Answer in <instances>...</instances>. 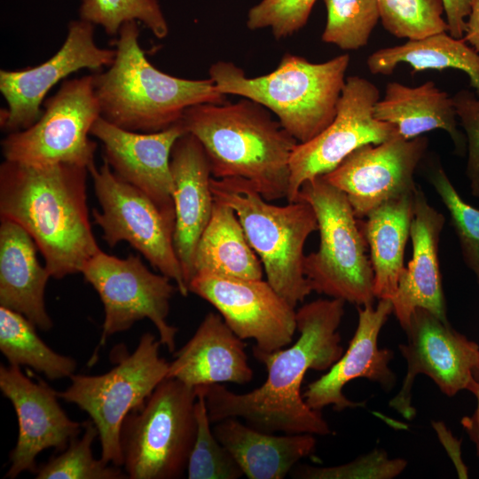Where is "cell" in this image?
Masks as SVG:
<instances>
[{
  "mask_svg": "<svg viewBox=\"0 0 479 479\" xmlns=\"http://www.w3.org/2000/svg\"><path fill=\"white\" fill-rule=\"evenodd\" d=\"M316 0H262L247 13L250 30L270 28L279 40L294 35L307 23Z\"/></svg>",
  "mask_w": 479,
  "mask_h": 479,
  "instance_id": "38",
  "label": "cell"
},
{
  "mask_svg": "<svg viewBox=\"0 0 479 479\" xmlns=\"http://www.w3.org/2000/svg\"><path fill=\"white\" fill-rule=\"evenodd\" d=\"M428 146L426 137L397 135L360 146L322 177L345 193L357 218H365L380 205L415 192L414 172Z\"/></svg>",
  "mask_w": 479,
  "mask_h": 479,
  "instance_id": "17",
  "label": "cell"
},
{
  "mask_svg": "<svg viewBox=\"0 0 479 479\" xmlns=\"http://www.w3.org/2000/svg\"><path fill=\"white\" fill-rule=\"evenodd\" d=\"M22 314L0 306V350L9 365H26L50 380L69 378L76 361L49 347Z\"/></svg>",
  "mask_w": 479,
  "mask_h": 479,
  "instance_id": "30",
  "label": "cell"
},
{
  "mask_svg": "<svg viewBox=\"0 0 479 479\" xmlns=\"http://www.w3.org/2000/svg\"><path fill=\"white\" fill-rule=\"evenodd\" d=\"M185 133L180 122L161 131L144 133L121 129L101 116L90 130L102 143L103 159L114 173L149 197L174 224L170 155Z\"/></svg>",
  "mask_w": 479,
  "mask_h": 479,
  "instance_id": "19",
  "label": "cell"
},
{
  "mask_svg": "<svg viewBox=\"0 0 479 479\" xmlns=\"http://www.w3.org/2000/svg\"><path fill=\"white\" fill-rule=\"evenodd\" d=\"M81 273L104 306L100 344L148 318L158 331L161 344L169 352L175 351L177 328L169 323L168 316L170 300L178 289L170 279L152 272L140 255L130 254L119 258L101 249L85 263Z\"/></svg>",
  "mask_w": 479,
  "mask_h": 479,
  "instance_id": "12",
  "label": "cell"
},
{
  "mask_svg": "<svg viewBox=\"0 0 479 479\" xmlns=\"http://www.w3.org/2000/svg\"><path fill=\"white\" fill-rule=\"evenodd\" d=\"M161 342L149 332L135 350L99 375L73 374L70 385L57 391L59 399L84 411L98 431L101 459L122 467L120 432L128 414L143 407L156 387L167 378L169 362L159 353Z\"/></svg>",
  "mask_w": 479,
  "mask_h": 479,
  "instance_id": "9",
  "label": "cell"
},
{
  "mask_svg": "<svg viewBox=\"0 0 479 479\" xmlns=\"http://www.w3.org/2000/svg\"><path fill=\"white\" fill-rule=\"evenodd\" d=\"M190 293L209 302L252 350L270 353L287 347L297 331L296 310L266 280L195 275Z\"/></svg>",
  "mask_w": 479,
  "mask_h": 479,
  "instance_id": "15",
  "label": "cell"
},
{
  "mask_svg": "<svg viewBox=\"0 0 479 479\" xmlns=\"http://www.w3.org/2000/svg\"><path fill=\"white\" fill-rule=\"evenodd\" d=\"M401 63L409 64L412 74L428 69L463 71L479 96V53L463 38H454L448 32L437 33L380 49L366 60L368 70L381 75H390Z\"/></svg>",
  "mask_w": 479,
  "mask_h": 479,
  "instance_id": "29",
  "label": "cell"
},
{
  "mask_svg": "<svg viewBox=\"0 0 479 479\" xmlns=\"http://www.w3.org/2000/svg\"><path fill=\"white\" fill-rule=\"evenodd\" d=\"M246 346L220 314L208 312L191 339L174 353L167 378L192 388L224 382L247 384L254 372Z\"/></svg>",
  "mask_w": 479,
  "mask_h": 479,
  "instance_id": "23",
  "label": "cell"
},
{
  "mask_svg": "<svg viewBox=\"0 0 479 479\" xmlns=\"http://www.w3.org/2000/svg\"><path fill=\"white\" fill-rule=\"evenodd\" d=\"M88 170L101 208L92 209V216L106 243L114 247L127 241L187 296L190 292L173 243L175 224L144 192L115 175L106 161Z\"/></svg>",
  "mask_w": 479,
  "mask_h": 479,
  "instance_id": "11",
  "label": "cell"
},
{
  "mask_svg": "<svg viewBox=\"0 0 479 479\" xmlns=\"http://www.w3.org/2000/svg\"><path fill=\"white\" fill-rule=\"evenodd\" d=\"M43 114L29 128L9 133L1 142L4 160L28 165H94L97 144L89 138L100 117L93 75L64 80L43 103Z\"/></svg>",
  "mask_w": 479,
  "mask_h": 479,
  "instance_id": "10",
  "label": "cell"
},
{
  "mask_svg": "<svg viewBox=\"0 0 479 479\" xmlns=\"http://www.w3.org/2000/svg\"><path fill=\"white\" fill-rule=\"evenodd\" d=\"M327 18L321 39L344 51L365 47L380 20L377 0H322Z\"/></svg>",
  "mask_w": 479,
  "mask_h": 479,
  "instance_id": "34",
  "label": "cell"
},
{
  "mask_svg": "<svg viewBox=\"0 0 479 479\" xmlns=\"http://www.w3.org/2000/svg\"><path fill=\"white\" fill-rule=\"evenodd\" d=\"M448 33L454 38H463L472 0H442Z\"/></svg>",
  "mask_w": 479,
  "mask_h": 479,
  "instance_id": "40",
  "label": "cell"
},
{
  "mask_svg": "<svg viewBox=\"0 0 479 479\" xmlns=\"http://www.w3.org/2000/svg\"><path fill=\"white\" fill-rule=\"evenodd\" d=\"M180 122L203 146L214 178L240 177L268 201L287 199L299 143L267 108L245 98L202 103L188 107Z\"/></svg>",
  "mask_w": 479,
  "mask_h": 479,
  "instance_id": "3",
  "label": "cell"
},
{
  "mask_svg": "<svg viewBox=\"0 0 479 479\" xmlns=\"http://www.w3.org/2000/svg\"><path fill=\"white\" fill-rule=\"evenodd\" d=\"M298 200L314 209L320 242L304 257L312 291L362 307L373 304V271L359 222L344 192L323 177L305 182Z\"/></svg>",
  "mask_w": 479,
  "mask_h": 479,
  "instance_id": "7",
  "label": "cell"
},
{
  "mask_svg": "<svg viewBox=\"0 0 479 479\" xmlns=\"http://www.w3.org/2000/svg\"><path fill=\"white\" fill-rule=\"evenodd\" d=\"M463 39L479 53V0H472Z\"/></svg>",
  "mask_w": 479,
  "mask_h": 479,
  "instance_id": "42",
  "label": "cell"
},
{
  "mask_svg": "<svg viewBox=\"0 0 479 479\" xmlns=\"http://www.w3.org/2000/svg\"><path fill=\"white\" fill-rule=\"evenodd\" d=\"M426 161L428 180L449 212L464 262L479 284V209L459 196L438 159L429 157Z\"/></svg>",
  "mask_w": 479,
  "mask_h": 479,
  "instance_id": "33",
  "label": "cell"
},
{
  "mask_svg": "<svg viewBox=\"0 0 479 479\" xmlns=\"http://www.w3.org/2000/svg\"><path fill=\"white\" fill-rule=\"evenodd\" d=\"M414 197L415 192L387 201L359 222L370 251L374 296L379 300L393 299L404 269V249L414 215Z\"/></svg>",
  "mask_w": 479,
  "mask_h": 479,
  "instance_id": "27",
  "label": "cell"
},
{
  "mask_svg": "<svg viewBox=\"0 0 479 479\" xmlns=\"http://www.w3.org/2000/svg\"><path fill=\"white\" fill-rule=\"evenodd\" d=\"M201 274L246 279H261L263 274L235 211L216 200L194 253L193 277Z\"/></svg>",
  "mask_w": 479,
  "mask_h": 479,
  "instance_id": "28",
  "label": "cell"
},
{
  "mask_svg": "<svg viewBox=\"0 0 479 479\" xmlns=\"http://www.w3.org/2000/svg\"><path fill=\"white\" fill-rule=\"evenodd\" d=\"M88 169L6 161L0 166V216L32 237L51 277L79 273L100 248L87 205Z\"/></svg>",
  "mask_w": 479,
  "mask_h": 479,
  "instance_id": "2",
  "label": "cell"
},
{
  "mask_svg": "<svg viewBox=\"0 0 479 479\" xmlns=\"http://www.w3.org/2000/svg\"><path fill=\"white\" fill-rule=\"evenodd\" d=\"M407 465L402 459H389L382 450L358 457L346 464L319 467H294L292 475L303 479H391L401 474Z\"/></svg>",
  "mask_w": 479,
  "mask_h": 479,
  "instance_id": "37",
  "label": "cell"
},
{
  "mask_svg": "<svg viewBox=\"0 0 479 479\" xmlns=\"http://www.w3.org/2000/svg\"><path fill=\"white\" fill-rule=\"evenodd\" d=\"M79 13L80 20L101 26L110 35L119 34L123 24L137 20L159 39L169 34L157 0H82Z\"/></svg>",
  "mask_w": 479,
  "mask_h": 479,
  "instance_id": "35",
  "label": "cell"
},
{
  "mask_svg": "<svg viewBox=\"0 0 479 479\" xmlns=\"http://www.w3.org/2000/svg\"><path fill=\"white\" fill-rule=\"evenodd\" d=\"M196 388L164 379L120 432L123 470L130 479H176L186 472L196 434Z\"/></svg>",
  "mask_w": 479,
  "mask_h": 479,
  "instance_id": "8",
  "label": "cell"
},
{
  "mask_svg": "<svg viewBox=\"0 0 479 479\" xmlns=\"http://www.w3.org/2000/svg\"><path fill=\"white\" fill-rule=\"evenodd\" d=\"M341 299H318L296 310L295 342L265 353L252 350L267 371L265 381L243 394L224 384L203 386L211 422L244 419L262 431L326 436L332 430L320 412L305 402L301 386L308 370H328L342 355L338 328L344 314Z\"/></svg>",
  "mask_w": 479,
  "mask_h": 479,
  "instance_id": "1",
  "label": "cell"
},
{
  "mask_svg": "<svg viewBox=\"0 0 479 479\" xmlns=\"http://www.w3.org/2000/svg\"><path fill=\"white\" fill-rule=\"evenodd\" d=\"M393 312L391 300L381 299L373 307H358V323L345 354L318 380L308 384L302 393L306 404L315 411L332 405L337 412L362 406L363 403L349 400L342 393L343 387L357 378H366L390 389L396 377L389 367L393 353L380 349V332Z\"/></svg>",
  "mask_w": 479,
  "mask_h": 479,
  "instance_id": "20",
  "label": "cell"
},
{
  "mask_svg": "<svg viewBox=\"0 0 479 479\" xmlns=\"http://www.w3.org/2000/svg\"><path fill=\"white\" fill-rule=\"evenodd\" d=\"M36 244L17 223L1 219L0 306L22 314L37 328L48 331L53 322L44 301L50 272L36 256Z\"/></svg>",
  "mask_w": 479,
  "mask_h": 479,
  "instance_id": "24",
  "label": "cell"
},
{
  "mask_svg": "<svg viewBox=\"0 0 479 479\" xmlns=\"http://www.w3.org/2000/svg\"><path fill=\"white\" fill-rule=\"evenodd\" d=\"M383 27L398 38L416 40L447 32L442 0H377Z\"/></svg>",
  "mask_w": 479,
  "mask_h": 479,
  "instance_id": "36",
  "label": "cell"
},
{
  "mask_svg": "<svg viewBox=\"0 0 479 479\" xmlns=\"http://www.w3.org/2000/svg\"><path fill=\"white\" fill-rule=\"evenodd\" d=\"M407 343L399 349L407 362V372L399 392L389 406L406 420L415 416L412 389L418 374L431 378L448 397L469 390L475 382L473 370L479 361V346L454 330L428 310L417 308L404 329Z\"/></svg>",
  "mask_w": 479,
  "mask_h": 479,
  "instance_id": "14",
  "label": "cell"
},
{
  "mask_svg": "<svg viewBox=\"0 0 479 479\" xmlns=\"http://www.w3.org/2000/svg\"><path fill=\"white\" fill-rule=\"evenodd\" d=\"M473 377H474L475 381H476V383L479 384V361H478L476 366L473 370Z\"/></svg>",
  "mask_w": 479,
  "mask_h": 479,
  "instance_id": "44",
  "label": "cell"
},
{
  "mask_svg": "<svg viewBox=\"0 0 479 479\" xmlns=\"http://www.w3.org/2000/svg\"><path fill=\"white\" fill-rule=\"evenodd\" d=\"M374 117L394 125L400 137L412 139L440 129L451 137L455 152L464 156L465 135L458 129V118L452 97L433 81L410 87L397 82L386 85L385 95L373 108Z\"/></svg>",
  "mask_w": 479,
  "mask_h": 479,
  "instance_id": "26",
  "label": "cell"
},
{
  "mask_svg": "<svg viewBox=\"0 0 479 479\" xmlns=\"http://www.w3.org/2000/svg\"><path fill=\"white\" fill-rule=\"evenodd\" d=\"M445 218L428 201L420 188L414 197V215L410 228L412 256L403 270L391 300L403 329L417 308L429 310L448 322L438 259L440 235Z\"/></svg>",
  "mask_w": 479,
  "mask_h": 479,
  "instance_id": "22",
  "label": "cell"
},
{
  "mask_svg": "<svg viewBox=\"0 0 479 479\" xmlns=\"http://www.w3.org/2000/svg\"><path fill=\"white\" fill-rule=\"evenodd\" d=\"M349 64L348 54L312 63L287 52L276 69L263 75L248 77L231 61H217L208 72L221 93L259 103L298 143H305L334 119Z\"/></svg>",
  "mask_w": 479,
  "mask_h": 479,
  "instance_id": "5",
  "label": "cell"
},
{
  "mask_svg": "<svg viewBox=\"0 0 479 479\" xmlns=\"http://www.w3.org/2000/svg\"><path fill=\"white\" fill-rule=\"evenodd\" d=\"M210 187L216 200L235 211L267 281L295 308L312 292L303 271V250L308 237L318 231L313 208L302 200L271 204L240 177H212Z\"/></svg>",
  "mask_w": 479,
  "mask_h": 479,
  "instance_id": "6",
  "label": "cell"
},
{
  "mask_svg": "<svg viewBox=\"0 0 479 479\" xmlns=\"http://www.w3.org/2000/svg\"><path fill=\"white\" fill-rule=\"evenodd\" d=\"M457 118L467 139L466 175L471 192L479 198V98L468 90H460L452 97Z\"/></svg>",
  "mask_w": 479,
  "mask_h": 479,
  "instance_id": "39",
  "label": "cell"
},
{
  "mask_svg": "<svg viewBox=\"0 0 479 479\" xmlns=\"http://www.w3.org/2000/svg\"><path fill=\"white\" fill-rule=\"evenodd\" d=\"M378 88L365 78H346L333 122L318 136L299 143L290 158L287 200L296 201L302 185L334 170L356 149L380 144L398 135L397 128L373 114Z\"/></svg>",
  "mask_w": 479,
  "mask_h": 479,
  "instance_id": "13",
  "label": "cell"
},
{
  "mask_svg": "<svg viewBox=\"0 0 479 479\" xmlns=\"http://www.w3.org/2000/svg\"><path fill=\"white\" fill-rule=\"evenodd\" d=\"M470 391L476 397V408L471 416L464 417L461 420V424L472 441L475 444L479 455V384L476 381L474 383Z\"/></svg>",
  "mask_w": 479,
  "mask_h": 479,
  "instance_id": "43",
  "label": "cell"
},
{
  "mask_svg": "<svg viewBox=\"0 0 479 479\" xmlns=\"http://www.w3.org/2000/svg\"><path fill=\"white\" fill-rule=\"evenodd\" d=\"M114 57L115 49L96 44L94 25L71 21L65 42L49 59L32 67L0 71V91L7 103L0 114L2 130L11 133L29 128L42 115L41 106L55 84L80 69L108 67Z\"/></svg>",
  "mask_w": 479,
  "mask_h": 479,
  "instance_id": "16",
  "label": "cell"
},
{
  "mask_svg": "<svg viewBox=\"0 0 479 479\" xmlns=\"http://www.w3.org/2000/svg\"><path fill=\"white\" fill-rule=\"evenodd\" d=\"M82 436L73 438L59 455L52 456L35 472L37 479H126L121 467L97 459L92 444L98 431L90 419L82 423Z\"/></svg>",
  "mask_w": 479,
  "mask_h": 479,
  "instance_id": "31",
  "label": "cell"
},
{
  "mask_svg": "<svg viewBox=\"0 0 479 479\" xmlns=\"http://www.w3.org/2000/svg\"><path fill=\"white\" fill-rule=\"evenodd\" d=\"M115 57L93 75L100 116L126 130L152 133L180 122L190 106L227 101L210 79L179 78L157 69L139 44L137 21L123 24Z\"/></svg>",
  "mask_w": 479,
  "mask_h": 479,
  "instance_id": "4",
  "label": "cell"
},
{
  "mask_svg": "<svg viewBox=\"0 0 479 479\" xmlns=\"http://www.w3.org/2000/svg\"><path fill=\"white\" fill-rule=\"evenodd\" d=\"M213 431L248 479H283L316 447L314 435L276 436L243 424L238 418L216 422Z\"/></svg>",
  "mask_w": 479,
  "mask_h": 479,
  "instance_id": "25",
  "label": "cell"
},
{
  "mask_svg": "<svg viewBox=\"0 0 479 479\" xmlns=\"http://www.w3.org/2000/svg\"><path fill=\"white\" fill-rule=\"evenodd\" d=\"M434 428L438 434L444 448L454 462L455 467L460 478H467V468L461 459V442L456 439L441 422H433Z\"/></svg>",
  "mask_w": 479,
  "mask_h": 479,
  "instance_id": "41",
  "label": "cell"
},
{
  "mask_svg": "<svg viewBox=\"0 0 479 479\" xmlns=\"http://www.w3.org/2000/svg\"><path fill=\"white\" fill-rule=\"evenodd\" d=\"M196 434L188 458L189 479H238L243 475L231 452L219 442L210 427L203 386L196 387Z\"/></svg>",
  "mask_w": 479,
  "mask_h": 479,
  "instance_id": "32",
  "label": "cell"
},
{
  "mask_svg": "<svg viewBox=\"0 0 479 479\" xmlns=\"http://www.w3.org/2000/svg\"><path fill=\"white\" fill-rule=\"evenodd\" d=\"M170 170L175 206L173 243L188 287L193 277L195 249L210 220L215 202L209 161L193 135L186 132L175 142Z\"/></svg>",
  "mask_w": 479,
  "mask_h": 479,
  "instance_id": "21",
  "label": "cell"
},
{
  "mask_svg": "<svg viewBox=\"0 0 479 479\" xmlns=\"http://www.w3.org/2000/svg\"><path fill=\"white\" fill-rule=\"evenodd\" d=\"M0 389L12 403L19 425L17 443L10 452V467L4 477L13 479L25 471L35 474L37 455L50 448L63 451L79 436L82 423L68 417L56 390L43 381H32L20 366L1 365Z\"/></svg>",
  "mask_w": 479,
  "mask_h": 479,
  "instance_id": "18",
  "label": "cell"
}]
</instances>
